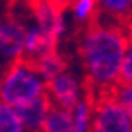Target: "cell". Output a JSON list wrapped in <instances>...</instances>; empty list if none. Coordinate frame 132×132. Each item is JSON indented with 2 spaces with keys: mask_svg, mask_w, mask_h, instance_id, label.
Wrapping results in <instances>:
<instances>
[{
  "mask_svg": "<svg viewBox=\"0 0 132 132\" xmlns=\"http://www.w3.org/2000/svg\"><path fill=\"white\" fill-rule=\"evenodd\" d=\"M72 112V122H74V132H86L91 129L93 122V106L88 100H79Z\"/></svg>",
  "mask_w": 132,
  "mask_h": 132,
  "instance_id": "8fae6325",
  "label": "cell"
},
{
  "mask_svg": "<svg viewBox=\"0 0 132 132\" xmlns=\"http://www.w3.org/2000/svg\"><path fill=\"white\" fill-rule=\"evenodd\" d=\"M55 46H57V38L36 24L31 29H26L22 57L29 62H36L38 59L55 52Z\"/></svg>",
  "mask_w": 132,
  "mask_h": 132,
  "instance_id": "52a82bcc",
  "label": "cell"
},
{
  "mask_svg": "<svg viewBox=\"0 0 132 132\" xmlns=\"http://www.w3.org/2000/svg\"><path fill=\"white\" fill-rule=\"evenodd\" d=\"M46 96L55 106L72 110L76 106V103L82 98L81 96V84L77 82V79L74 76L64 70L62 74H59L57 77L46 82Z\"/></svg>",
  "mask_w": 132,
  "mask_h": 132,
  "instance_id": "277c9868",
  "label": "cell"
},
{
  "mask_svg": "<svg viewBox=\"0 0 132 132\" xmlns=\"http://www.w3.org/2000/svg\"><path fill=\"white\" fill-rule=\"evenodd\" d=\"M91 129L98 132H132V113L115 98H105L93 110Z\"/></svg>",
  "mask_w": 132,
  "mask_h": 132,
  "instance_id": "3957f363",
  "label": "cell"
},
{
  "mask_svg": "<svg viewBox=\"0 0 132 132\" xmlns=\"http://www.w3.org/2000/svg\"><path fill=\"white\" fill-rule=\"evenodd\" d=\"M26 28L17 21L7 19L0 22V53L5 59L17 60L22 55Z\"/></svg>",
  "mask_w": 132,
  "mask_h": 132,
  "instance_id": "5b68a950",
  "label": "cell"
},
{
  "mask_svg": "<svg viewBox=\"0 0 132 132\" xmlns=\"http://www.w3.org/2000/svg\"><path fill=\"white\" fill-rule=\"evenodd\" d=\"M33 65H34V69L38 70V74L41 76V79H43L45 82L52 81L53 77H57L59 74H62L65 70L64 59H62L59 53H55V52H52V53L38 59L36 62H33Z\"/></svg>",
  "mask_w": 132,
  "mask_h": 132,
  "instance_id": "30bf717a",
  "label": "cell"
},
{
  "mask_svg": "<svg viewBox=\"0 0 132 132\" xmlns=\"http://www.w3.org/2000/svg\"><path fill=\"white\" fill-rule=\"evenodd\" d=\"M101 9L112 15H125L132 9V0H96Z\"/></svg>",
  "mask_w": 132,
  "mask_h": 132,
  "instance_id": "5bb4252c",
  "label": "cell"
},
{
  "mask_svg": "<svg viewBox=\"0 0 132 132\" xmlns=\"http://www.w3.org/2000/svg\"><path fill=\"white\" fill-rule=\"evenodd\" d=\"M50 106H52V101L46 96V93L29 103L15 106L21 123H22V129L24 130H43V123Z\"/></svg>",
  "mask_w": 132,
  "mask_h": 132,
  "instance_id": "ba28073f",
  "label": "cell"
},
{
  "mask_svg": "<svg viewBox=\"0 0 132 132\" xmlns=\"http://www.w3.org/2000/svg\"><path fill=\"white\" fill-rule=\"evenodd\" d=\"M22 123L15 106L0 100V132H22Z\"/></svg>",
  "mask_w": 132,
  "mask_h": 132,
  "instance_id": "7c38bea8",
  "label": "cell"
},
{
  "mask_svg": "<svg viewBox=\"0 0 132 132\" xmlns=\"http://www.w3.org/2000/svg\"><path fill=\"white\" fill-rule=\"evenodd\" d=\"M50 2H52V4H55L57 7H60V9H64V7H67V5H69V2H70V0H50Z\"/></svg>",
  "mask_w": 132,
  "mask_h": 132,
  "instance_id": "e0dca14e",
  "label": "cell"
},
{
  "mask_svg": "<svg viewBox=\"0 0 132 132\" xmlns=\"http://www.w3.org/2000/svg\"><path fill=\"white\" fill-rule=\"evenodd\" d=\"M118 81H120V84L132 82V43H129L127 48H125V55H123L120 74H118Z\"/></svg>",
  "mask_w": 132,
  "mask_h": 132,
  "instance_id": "9a60e30c",
  "label": "cell"
},
{
  "mask_svg": "<svg viewBox=\"0 0 132 132\" xmlns=\"http://www.w3.org/2000/svg\"><path fill=\"white\" fill-rule=\"evenodd\" d=\"M122 31L108 26H93L81 39V60L89 82L96 88H112L118 81L127 48Z\"/></svg>",
  "mask_w": 132,
  "mask_h": 132,
  "instance_id": "6da1fadb",
  "label": "cell"
},
{
  "mask_svg": "<svg viewBox=\"0 0 132 132\" xmlns=\"http://www.w3.org/2000/svg\"><path fill=\"white\" fill-rule=\"evenodd\" d=\"M45 93L46 82L34 69L33 62L26 59H17L0 79V100L12 106L29 103Z\"/></svg>",
  "mask_w": 132,
  "mask_h": 132,
  "instance_id": "7a4b0ae2",
  "label": "cell"
},
{
  "mask_svg": "<svg viewBox=\"0 0 132 132\" xmlns=\"http://www.w3.org/2000/svg\"><path fill=\"white\" fill-rule=\"evenodd\" d=\"M115 100L118 103H122L132 113V82L129 84H120V88L115 89Z\"/></svg>",
  "mask_w": 132,
  "mask_h": 132,
  "instance_id": "2e32d148",
  "label": "cell"
},
{
  "mask_svg": "<svg viewBox=\"0 0 132 132\" xmlns=\"http://www.w3.org/2000/svg\"><path fill=\"white\" fill-rule=\"evenodd\" d=\"M45 132H74L72 112L52 105L43 123Z\"/></svg>",
  "mask_w": 132,
  "mask_h": 132,
  "instance_id": "9c48e42d",
  "label": "cell"
},
{
  "mask_svg": "<svg viewBox=\"0 0 132 132\" xmlns=\"http://www.w3.org/2000/svg\"><path fill=\"white\" fill-rule=\"evenodd\" d=\"M33 14L36 24L48 31L59 39L65 31V22L62 17V9L52 4L50 0H33Z\"/></svg>",
  "mask_w": 132,
  "mask_h": 132,
  "instance_id": "8992f818",
  "label": "cell"
},
{
  "mask_svg": "<svg viewBox=\"0 0 132 132\" xmlns=\"http://www.w3.org/2000/svg\"><path fill=\"white\" fill-rule=\"evenodd\" d=\"M98 2L96 0H74L72 14L77 21H88L94 15Z\"/></svg>",
  "mask_w": 132,
  "mask_h": 132,
  "instance_id": "4fadbf2b",
  "label": "cell"
}]
</instances>
